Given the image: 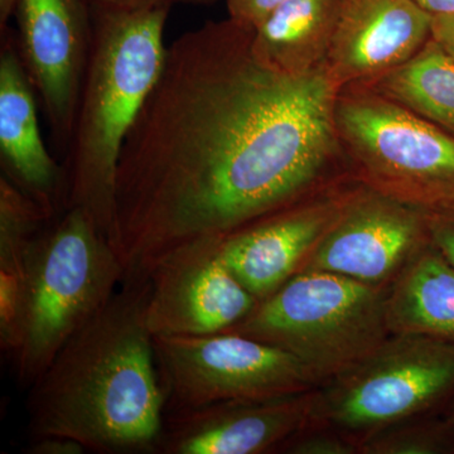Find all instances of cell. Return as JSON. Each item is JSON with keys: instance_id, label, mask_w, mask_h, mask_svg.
<instances>
[{"instance_id": "obj_1", "label": "cell", "mask_w": 454, "mask_h": 454, "mask_svg": "<svg viewBox=\"0 0 454 454\" xmlns=\"http://www.w3.org/2000/svg\"><path fill=\"white\" fill-rule=\"evenodd\" d=\"M253 29L227 18L167 46L119 160L116 252L125 282L163 260L349 177L336 125L340 89L322 67L277 73Z\"/></svg>"}, {"instance_id": "obj_2", "label": "cell", "mask_w": 454, "mask_h": 454, "mask_svg": "<svg viewBox=\"0 0 454 454\" xmlns=\"http://www.w3.org/2000/svg\"><path fill=\"white\" fill-rule=\"evenodd\" d=\"M149 282L121 283L29 387L32 438L76 439L88 452L155 454L164 402L145 322Z\"/></svg>"}, {"instance_id": "obj_3", "label": "cell", "mask_w": 454, "mask_h": 454, "mask_svg": "<svg viewBox=\"0 0 454 454\" xmlns=\"http://www.w3.org/2000/svg\"><path fill=\"white\" fill-rule=\"evenodd\" d=\"M169 5H90L91 47L64 163L66 208L85 212L114 247L119 160L162 70Z\"/></svg>"}, {"instance_id": "obj_4", "label": "cell", "mask_w": 454, "mask_h": 454, "mask_svg": "<svg viewBox=\"0 0 454 454\" xmlns=\"http://www.w3.org/2000/svg\"><path fill=\"white\" fill-rule=\"evenodd\" d=\"M121 256L80 208L51 217L27 253L16 348L17 381L31 387L80 328L118 291Z\"/></svg>"}, {"instance_id": "obj_5", "label": "cell", "mask_w": 454, "mask_h": 454, "mask_svg": "<svg viewBox=\"0 0 454 454\" xmlns=\"http://www.w3.org/2000/svg\"><path fill=\"white\" fill-rule=\"evenodd\" d=\"M387 294L340 274L301 271L227 333L284 349L321 387L390 336Z\"/></svg>"}, {"instance_id": "obj_6", "label": "cell", "mask_w": 454, "mask_h": 454, "mask_svg": "<svg viewBox=\"0 0 454 454\" xmlns=\"http://www.w3.org/2000/svg\"><path fill=\"white\" fill-rule=\"evenodd\" d=\"M334 125L349 176L406 205H454V138L369 83L340 89Z\"/></svg>"}, {"instance_id": "obj_7", "label": "cell", "mask_w": 454, "mask_h": 454, "mask_svg": "<svg viewBox=\"0 0 454 454\" xmlns=\"http://www.w3.org/2000/svg\"><path fill=\"white\" fill-rule=\"evenodd\" d=\"M454 400V343L391 333L373 351L317 387L312 424L360 444L396 424L443 414Z\"/></svg>"}, {"instance_id": "obj_8", "label": "cell", "mask_w": 454, "mask_h": 454, "mask_svg": "<svg viewBox=\"0 0 454 454\" xmlns=\"http://www.w3.org/2000/svg\"><path fill=\"white\" fill-rule=\"evenodd\" d=\"M154 356L164 415L318 387L293 355L243 334L154 337Z\"/></svg>"}, {"instance_id": "obj_9", "label": "cell", "mask_w": 454, "mask_h": 454, "mask_svg": "<svg viewBox=\"0 0 454 454\" xmlns=\"http://www.w3.org/2000/svg\"><path fill=\"white\" fill-rule=\"evenodd\" d=\"M16 44L62 153L70 146L90 47L91 7L85 0H17Z\"/></svg>"}, {"instance_id": "obj_10", "label": "cell", "mask_w": 454, "mask_h": 454, "mask_svg": "<svg viewBox=\"0 0 454 454\" xmlns=\"http://www.w3.org/2000/svg\"><path fill=\"white\" fill-rule=\"evenodd\" d=\"M430 243L426 210L357 182L303 271H328L389 288Z\"/></svg>"}, {"instance_id": "obj_11", "label": "cell", "mask_w": 454, "mask_h": 454, "mask_svg": "<svg viewBox=\"0 0 454 454\" xmlns=\"http://www.w3.org/2000/svg\"><path fill=\"white\" fill-rule=\"evenodd\" d=\"M148 282L145 322L153 337L227 333L259 301L223 262L219 240L173 254Z\"/></svg>"}, {"instance_id": "obj_12", "label": "cell", "mask_w": 454, "mask_h": 454, "mask_svg": "<svg viewBox=\"0 0 454 454\" xmlns=\"http://www.w3.org/2000/svg\"><path fill=\"white\" fill-rule=\"evenodd\" d=\"M357 181L340 179L219 240L223 262L258 301L301 273Z\"/></svg>"}, {"instance_id": "obj_13", "label": "cell", "mask_w": 454, "mask_h": 454, "mask_svg": "<svg viewBox=\"0 0 454 454\" xmlns=\"http://www.w3.org/2000/svg\"><path fill=\"white\" fill-rule=\"evenodd\" d=\"M315 390L164 415L155 454L279 452L288 439L312 424Z\"/></svg>"}, {"instance_id": "obj_14", "label": "cell", "mask_w": 454, "mask_h": 454, "mask_svg": "<svg viewBox=\"0 0 454 454\" xmlns=\"http://www.w3.org/2000/svg\"><path fill=\"white\" fill-rule=\"evenodd\" d=\"M432 18L415 0H342L328 76L339 89L376 82L426 46Z\"/></svg>"}, {"instance_id": "obj_15", "label": "cell", "mask_w": 454, "mask_h": 454, "mask_svg": "<svg viewBox=\"0 0 454 454\" xmlns=\"http://www.w3.org/2000/svg\"><path fill=\"white\" fill-rule=\"evenodd\" d=\"M38 98L18 53L14 35L2 32L0 163L2 175L49 215L66 210V173L42 138Z\"/></svg>"}, {"instance_id": "obj_16", "label": "cell", "mask_w": 454, "mask_h": 454, "mask_svg": "<svg viewBox=\"0 0 454 454\" xmlns=\"http://www.w3.org/2000/svg\"><path fill=\"white\" fill-rule=\"evenodd\" d=\"M342 0H286L255 29L252 50L262 65L301 77L325 67Z\"/></svg>"}, {"instance_id": "obj_17", "label": "cell", "mask_w": 454, "mask_h": 454, "mask_svg": "<svg viewBox=\"0 0 454 454\" xmlns=\"http://www.w3.org/2000/svg\"><path fill=\"white\" fill-rule=\"evenodd\" d=\"M387 318L391 333L454 343V268L432 243L387 288Z\"/></svg>"}, {"instance_id": "obj_18", "label": "cell", "mask_w": 454, "mask_h": 454, "mask_svg": "<svg viewBox=\"0 0 454 454\" xmlns=\"http://www.w3.org/2000/svg\"><path fill=\"white\" fill-rule=\"evenodd\" d=\"M50 219L31 197L0 176V345L11 356L17 343L27 253Z\"/></svg>"}, {"instance_id": "obj_19", "label": "cell", "mask_w": 454, "mask_h": 454, "mask_svg": "<svg viewBox=\"0 0 454 454\" xmlns=\"http://www.w3.org/2000/svg\"><path fill=\"white\" fill-rule=\"evenodd\" d=\"M369 85L454 138V59L432 38L406 64Z\"/></svg>"}, {"instance_id": "obj_20", "label": "cell", "mask_w": 454, "mask_h": 454, "mask_svg": "<svg viewBox=\"0 0 454 454\" xmlns=\"http://www.w3.org/2000/svg\"><path fill=\"white\" fill-rule=\"evenodd\" d=\"M361 454H454V428L446 413L414 418L360 444Z\"/></svg>"}, {"instance_id": "obj_21", "label": "cell", "mask_w": 454, "mask_h": 454, "mask_svg": "<svg viewBox=\"0 0 454 454\" xmlns=\"http://www.w3.org/2000/svg\"><path fill=\"white\" fill-rule=\"evenodd\" d=\"M279 452L291 454H356L360 448L354 441L325 426L310 424L280 447Z\"/></svg>"}, {"instance_id": "obj_22", "label": "cell", "mask_w": 454, "mask_h": 454, "mask_svg": "<svg viewBox=\"0 0 454 454\" xmlns=\"http://www.w3.org/2000/svg\"><path fill=\"white\" fill-rule=\"evenodd\" d=\"M430 241L454 268V205L427 211Z\"/></svg>"}, {"instance_id": "obj_23", "label": "cell", "mask_w": 454, "mask_h": 454, "mask_svg": "<svg viewBox=\"0 0 454 454\" xmlns=\"http://www.w3.org/2000/svg\"><path fill=\"white\" fill-rule=\"evenodd\" d=\"M230 20L245 28L255 29L286 0H225Z\"/></svg>"}, {"instance_id": "obj_24", "label": "cell", "mask_w": 454, "mask_h": 454, "mask_svg": "<svg viewBox=\"0 0 454 454\" xmlns=\"http://www.w3.org/2000/svg\"><path fill=\"white\" fill-rule=\"evenodd\" d=\"M25 452L29 454H83L88 453L83 444L76 439L62 435H44L32 438Z\"/></svg>"}, {"instance_id": "obj_25", "label": "cell", "mask_w": 454, "mask_h": 454, "mask_svg": "<svg viewBox=\"0 0 454 454\" xmlns=\"http://www.w3.org/2000/svg\"><path fill=\"white\" fill-rule=\"evenodd\" d=\"M430 38L454 59V13L433 16Z\"/></svg>"}, {"instance_id": "obj_26", "label": "cell", "mask_w": 454, "mask_h": 454, "mask_svg": "<svg viewBox=\"0 0 454 454\" xmlns=\"http://www.w3.org/2000/svg\"><path fill=\"white\" fill-rule=\"evenodd\" d=\"M91 7L138 9L152 7L163 0H85ZM168 3V2H167Z\"/></svg>"}, {"instance_id": "obj_27", "label": "cell", "mask_w": 454, "mask_h": 454, "mask_svg": "<svg viewBox=\"0 0 454 454\" xmlns=\"http://www.w3.org/2000/svg\"><path fill=\"white\" fill-rule=\"evenodd\" d=\"M432 16L454 13V0H415Z\"/></svg>"}, {"instance_id": "obj_28", "label": "cell", "mask_w": 454, "mask_h": 454, "mask_svg": "<svg viewBox=\"0 0 454 454\" xmlns=\"http://www.w3.org/2000/svg\"><path fill=\"white\" fill-rule=\"evenodd\" d=\"M17 0H0V32L8 28L9 20L14 16Z\"/></svg>"}, {"instance_id": "obj_29", "label": "cell", "mask_w": 454, "mask_h": 454, "mask_svg": "<svg viewBox=\"0 0 454 454\" xmlns=\"http://www.w3.org/2000/svg\"><path fill=\"white\" fill-rule=\"evenodd\" d=\"M446 415L448 420H450V424H452L454 428V400L452 404H450V408L447 409Z\"/></svg>"}, {"instance_id": "obj_30", "label": "cell", "mask_w": 454, "mask_h": 454, "mask_svg": "<svg viewBox=\"0 0 454 454\" xmlns=\"http://www.w3.org/2000/svg\"><path fill=\"white\" fill-rule=\"evenodd\" d=\"M163 2H168L170 4L175 2H184V3H208L214 2V0H163Z\"/></svg>"}]
</instances>
